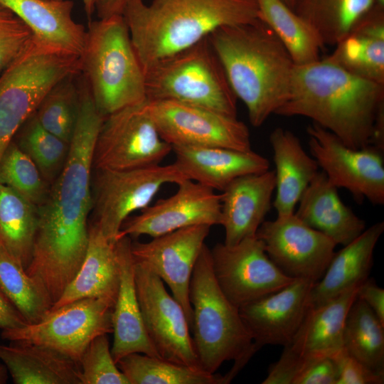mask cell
Here are the masks:
<instances>
[{"instance_id": "obj_49", "label": "cell", "mask_w": 384, "mask_h": 384, "mask_svg": "<svg viewBox=\"0 0 384 384\" xmlns=\"http://www.w3.org/2000/svg\"><path fill=\"white\" fill-rule=\"evenodd\" d=\"M285 4H287L290 9H292L294 0H282Z\"/></svg>"}, {"instance_id": "obj_20", "label": "cell", "mask_w": 384, "mask_h": 384, "mask_svg": "<svg viewBox=\"0 0 384 384\" xmlns=\"http://www.w3.org/2000/svg\"><path fill=\"white\" fill-rule=\"evenodd\" d=\"M275 185L274 171L267 170L237 178L221 191L220 225L225 245L256 235L270 210Z\"/></svg>"}, {"instance_id": "obj_6", "label": "cell", "mask_w": 384, "mask_h": 384, "mask_svg": "<svg viewBox=\"0 0 384 384\" xmlns=\"http://www.w3.org/2000/svg\"><path fill=\"white\" fill-rule=\"evenodd\" d=\"M80 63L102 116L146 100L144 70L122 14L90 22Z\"/></svg>"}, {"instance_id": "obj_17", "label": "cell", "mask_w": 384, "mask_h": 384, "mask_svg": "<svg viewBox=\"0 0 384 384\" xmlns=\"http://www.w3.org/2000/svg\"><path fill=\"white\" fill-rule=\"evenodd\" d=\"M176 185L177 191L172 196L149 205L139 215L128 217L117 240L144 235L155 238L196 225H220V193L190 179Z\"/></svg>"}, {"instance_id": "obj_34", "label": "cell", "mask_w": 384, "mask_h": 384, "mask_svg": "<svg viewBox=\"0 0 384 384\" xmlns=\"http://www.w3.org/2000/svg\"><path fill=\"white\" fill-rule=\"evenodd\" d=\"M0 289L28 324L39 321L51 309L53 301L38 278L0 244Z\"/></svg>"}, {"instance_id": "obj_22", "label": "cell", "mask_w": 384, "mask_h": 384, "mask_svg": "<svg viewBox=\"0 0 384 384\" xmlns=\"http://www.w3.org/2000/svg\"><path fill=\"white\" fill-rule=\"evenodd\" d=\"M132 238L123 236L115 242L120 281L112 312L114 340L111 353L117 363L133 353L160 358L146 333L137 297Z\"/></svg>"}, {"instance_id": "obj_33", "label": "cell", "mask_w": 384, "mask_h": 384, "mask_svg": "<svg viewBox=\"0 0 384 384\" xmlns=\"http://www.w3.org/2000/svg\"><path fill=\"white\" fill-rule=\"evenodd\" d=\"M374 5V0H294L292 9L314 28L324 46H335Z\"/></svg>"}, {"instance_id": "obj_12", "label": "cell", "mask_w": 384, "mask_h": 384, "mask_svg": "<svg viewBox=\"0 0 384 384\" xmlns=\"http://www.w3.org/2000/svg\"><path fill=\"white\" fill-rule=\"evenodd\" d=\"M148 108L164 141L177 146H218L250 151L248 127L237 117L169 100H149Z\"/></svg>"}, {"instance_id": "obj_44", "label": "cell", "mask_w": 384, "mask_h": 384, "mask_svg": "<svg viewBox=\"0 0 384 384\" xmlns=\"http://www.w3.org/2000/svg\"><path fill=\"white\" fill-rule=\"evenodd\" d=\"M306 356L289 346L284 350L279 360L272 364L262 384H294L305 363Z\"/></svg>"}, {"instance_id": "obj_2", "label": "cell", "mask_w": 384, "mask_h": 384, "mask_svg": "<svg viewBox=\"0 0 384 384\" xmlns=\"http://www.w3.org/2000/svg\"><path fill=\"white\" fill-rule=\"evenodd\" d=\"M275 114L311 119L355 149L384 147V84L325 58L294 65L289 97Z\"/></svg>"}, {"instance_id": "obj_41", "label": "cell", "mask_w": 384, "mask_h": 384, "mask_svg": "<svg viewBox=\"0 0 384 384\" xmlns=\"http://www.w3.org/2000/svg\"><path fill=\"white\" fill-rule=\"evenodd\" d=\"M32 41L30 28L11 11L0 4V74Z\"/></svg>"}, {"instance_id": "obj_47", "label": "cell", "mask_w": 384, "mask_h": 384, "mask_svg": "<svg viewBox=\"0 0 384 384\" xmlns=\"http://www.w3.org/2000/svg\"><path fill=\"white\" fill-rule=\"evenodd\" d=\"M84 9L88 18H90L94 11L97 9V6L102 0H82Z\"/></svg>"}, {"instance_id": "obj_7", "label": "cell", "mask_w": 384, "mask_h": 384, "mask_svg": "<svg viewBox=\"0 0 384 384\" xmlns=\"http://www.w3.org/2000/svg\"><path fill=\"white\" fill-rule=\"evenodd\" d=\"M146 99L206 107L237 117V100L208 36L145 71Z\"/></svg>"}, {"instance_id": "obj_9", "label": "cell", "mask_w": 384, "mask_h": 384, "mask_svg": "<svg viewBox=\"0 0 384 384\" xmlns=\"http://www.w3.org/2000/svg\"><path fill=\"white\" fill-rule=\"evenodd\" d=\"M95 175L92 223L112 242H116L124 220L149 206L164 185L188 179L176 162L125 170L97 169Z\"/></svg>"}, {"instance_id": "obj_28", "label": "cell", "mask_w": 384, "mask_h": 384, "mask_svg": "<svg viewBox=\"0 0 384 384\" xmlns=\"http://www.w3.org/2000/svg\"><path fill=\"white\" fill-rule=\"evenodd\" d=\"M270 142L276 168L273 206L277 216L291 215L319 167L292 132L277 127L270 134Z\"/></svg>"}, {"instance_id": "obj_43", "label": "cell", "mask_w": 384, "mask_h": 384, "mask_svg": "<svg viewBox=\"0 0 384 384\" xmlns=\"http://www.w3.org/2000/svg\"><path fill=\"white\" fill-rule=\"evenodd\" d=\"M338 378L336 384H381L384 375L372 370L343 348L336 353Z\"/></svg>"}, {"instance_id": "obj_4", "label": "cell", "mask_w": 384, "mask_h": 384, "mask_svg": "<svg viewBox=\"0 0 384 384\" xmlns=\"http://www.w3.org/2000/svg\"><path fill=\"white\" fill-rule=\"evenodd\" d=\"M122 15L144 71L220 27L259 19L255 0H127Z\"/></svg>"}, {"instance_id": "obj_11", "label": "cell", "mask_w": 384, "mask_h": 384, "mask_svg": "<svg viewBox=\"0 0 384 384\" xmlns=\"http://www.w3.org/2000/svg\"><path fill=\"white\" fill-rule=\"evenodd\" d=\"M172 151L150 114L147 99L105 117L93 152V168L125 170L160 164Z\"/></svg>"}, {"instance_id": "obj_14", "label": "cell", "mask_w": 384, "mask_h": 384, "mask_svg": "<svg viewBox=\"0 0 384 384\" xmlns=\"http://www.w3.org/2000/svg\"><path fill=\"white\" fill-rule=\"evenodd\" d=\"M210 250L217 283L238 309L282 289L294 279L270 259L256 235L233 246L217 243Z\"/></svg>"}, {"instance_id": "obj_27", "label": "cell", "mask_w": 384, "mask_h": 384, "mask_svg": "<svg viewBox=\"0 0 384 384\" xmlns=\"http://www.w3.org/2000/svg\"><path fill=\"white\" fill-rule=\"evenodd\" d=\"M383 230L384 222H378L334 253L322 279L314 283L311 289L310 307L358 287L368 278L374 249Z\"/></svg>"}, {"instance_id": "obj_50", "label": "cell", "mask_w": 384, "mask_h": 384, "mask_svg": "<svg viewBox=\"0 0 384 384\" xmlns=\"http://www.w3.org/2000/svg\"><path fill=\"white\" fill-rule=\"evenodd\" d=\"M375 4L384 7V0H374Z\"/></svg>"}, {"instance_id": "obj_38", "label": "cell", "mask_w": 384, "mask_h": 384, "mask_svg": "<svg viewBox=\"0 0 384 384\" xmlns=\"http://www.w3.org/2000/svg\"><path fill=\"white\" fill-rule=\"evenodd\" d=\"M23 124L17 145L35 163L46 181L55 180L65 162L69 144L46 130L35 113Z\"/></svg>"}, {"instance_id": "obj_5", "label": "cell", "mask_w": 384, "mask_h": 384, "mask_svg": "<svg viewBox=\"0 0 384 384\" xmlns=\"http://www.w3.org/2000/svg\"><path fill=\"white\" fill-rule=\"evenodd\" d=\"M193 342L201 368L214 373L234 361L226 373L232 380L258 351L239 309L224 295L214 276L210 250L205 245L189 284Z\"/></svg>"}, {"instance_id": "obj_21", "label": "cell", "mask_w": 384, "mask_h": 384, "mask_svg": "<svg viewBox=\"0 0 384 384\" xmlns=\"http://www.w3.org/2000/svg\"><path fill=\"white\" fill-rule=\"evenodd\" d=\"M31 31L33 41L48 49L80 57L87 31L72 17L71 0H0Z\"/></svg>"}, {"instance_id": "obj_19", "label": "cell", "mask_w": 384, "mask_h": 384, "mask_svg": "<svg viewBox=\"0 0 384 384\" xmlns=\"http://www.w3.org/2000/svg\"><path fill=\"white\" fill-rule=\"evenodd\" d=\"M314 283L296 278L282 289L239 309L258 350L265 345L286 346L292 342L310 307Z\"/></svg>"}, {"instance_id": "obj_13", "label": "cell", "mask_w": 384, "mask_h": 384, "mask_svg": "<svg viewBox=\"0 0 384 384\" xmlns=\"http://www.w3.org/2000/svg\"><path fill=\"white\" fill-rule=\"evenodd\" d=\"M312 157L337 188L348 190L358 202L384 203V164L380 151L372 146L355 149L312 123L306 128Z\"/></svg>"}, {"instance_id": "obj_30", "label": "cell", "mask_w": 384, "mask_h": 384, "mask_svg": "<svg viewBox=\"0 0 384 384\" xmlns=\"http://www.w3.org/2000/svg\"><path fill=\"white\" fill-rule=\"evenodd\" d=\"M358 287L309 307L293 340L286 346L304 356L331 355L342 349L346 318Z\"/></svg>"}, {"instance_id": "obj_25", "label": "cell", "mask_w": 384, "mask_h": 384, "mask_svg": "<svg viewBox=\"0 0 384 384\" xmlns=\"http://www.w3.org/2000/svg\"><path fill=\"white\" fill-rule=\"evenodd\" d=\"M119 281L115 242H110L99 227L92 223L89 225L88 245L82 263L50 310L85 298L102 299L114 306Z\"/></svg>"}, {"instance_id": "obj_24", "label": "cell", "mask_w": 384, "mask_h": 384, "mask_svg": "<svg viewBox=\"0 0 384 384\" xmlns=\"http://www.w3.org/2000/svg\"><path fill=\"white\" fill-rule=\"evenodd\" d=\"M337 188L319 171L303 192L294 211L308 226L345 246L366 229V222L341 200Z\"/></svg>"}, {"instance_id": "obj_3", "label": "cell", "mask_w": 384, "mask_h": 384, "mask_svg": "<svg viewBox=\"0 0 384 384\" xmlns=\"http://www.w3.org/2000/svg\"><path fill=\"white\" fill-rule=\"evenodd\" d=\"M208 39L251 124L261 126L289 97L295 65L289 53L260 18L220 27Z\"/></svg>"}, {"instance_id": "obj_42", "label": "cell", "mask_w": 384, "mask_h": 384, "mask_svg": "<svg viewBox=\"0 0 384 384\" xmlns=\"http://www.w3.org/2000/svg\"><path fill=\"white\" fill-rule=\"evenodd\" d=\"M336 353L306 356L304 367L294 384H336L338 378Z\"/></svg>"}, {"instance_id": "obj_16", "label": "cell", "mask_w": 384, "mask_h": 384, "mask_svg": "<svg viewBox=\"0 0 384 384\" xmlns=\"http://www.w3.org/2000/svg\"><path fill=\"white\" fill-rule=\"evenodd\" d=\"M256 236L270 259L286 275L314 282L324 275L337 245L294 213L264 220Z\"/></svg>"}, {"instance_id": "obj_15", "label": "cell", "mask_w": 384, "mask_h": 384, "mask_svg": "<svg viewBox=\"0 0 384 384\" xmlns=\"http://www.w3.org/2000/svg\"><path fill=\"white\" fill-rule=\"evenodd\" d=\"M134 279L144 324L160 358L202 368L185 311L168 293L164 282L151 271L135 262Z\"/></svg>"}, {"instance_id": "obj_35", "label": "cell", "mask_w": 384, "mask_h": 384, "mask_svg": "<svg viewBox=\"0 0 384 384\" xmlns=\"http://www.w3.org/2000/svg\"><path fill=\"white\" fill-rule=\"evenodd\" d=\"M117 366L129 384H228L225 375L174 363L161 358L133 353L122 357Z\"/></svg>"}, {"instance_id": "obj_10", "label": "cell", "mask_w": 384, "mask_h": 384, "mask_svg": "<svg viewBox=\"0 0 384 384\" xmlns=\"http://www.w3.org/2000/svg\"><path fill=\"white\" fill-rule=\"evenodd\" d=\"M114 306L102 299H78L49 311L35 324L2 330L1 336L51 348L79 363L95 337L112 333Z\"/></svg>"}, {"instance_id": "obj_29", "label": "cell", "mask_w": 384, "mask_h": 384, "mask_svg": "<svg viewBox=\"0 0 384 384\" xmlns=\"http://www.w3.org/2000/svg\"><path fill=\"white\" fill-rule=\"evenodd\" d=\"M0 359L16 384H80L79 364L43 346L16 341L0 344Z\"/></svg>"}, {"instance_id": "obj_45", "label": "cell", "mask_w": 384, "mask_h": 384, "mask_svg": "<svg viewBox=\"0 0 384 384\" xmlns=\"http://www.w3.org/2000/svg\"><path fill=\"white\" fill-rule=\"evenodd\" d=\"M357 297L371 309L384 325V289L368 278L358 286Z\"/></svg>"}, {"instance_id": "obj_31", "label": "cell", "mask_w": 384, "mask_h": 384, "mask_svg": "<svg viewBox=\"0 0 384 384\" xmlns=\"http://www.w3.org/2000/svg\"><path fill=\"white\" fill-rule=\"evenodd\" d=\"M259 18L268 25L289 53L295 65L320 60L324 49L314 28L282 0H255Z\"/></svg>"}, {"instance_id": "obj_23", "label": "cell", "mask_w": 384, "mask_h": 384, "mask_svg": "<svg viewBox=\"0 0 384 384\" xmlns=\"http://www.w3.org/2000/svg\"><path fill=\"white\" fill-rule=\"evenodd\" d=\"M175 162L186 177L213 190L223 191L242 176L262 173L270 168L267 159L250 151L218 146H173Z\"/></svg>"}, {"instance_id": "obj_8", "label": "cell", "mask_w": 384, "mask_h": 384, "mask_svg": "<svg viewBox=\"0 0 384 384\" xmlns=\"http://www.w3.org/2000/svg\"><path fill=\"white\" fill-rule=\"evenodd\" d=\"M80 72V57L44 48L33 40L0 74V161L20 127L50 90Z\"/></svg>"}, {"instance_id": "obj_32", "label": "cell", "mask_w": 384, "mask_h": 384, "mask_svg": "<svg viewBox=\"0 0 384 384\" xmlns=\"http://www.w3.org/2000/svg\"><path fill=\"white\" fill-rule=\"evenodd\" d=\"M38 207L0 183V244L26 269L38 227Z\"/></svg>"}, {"instance_id": "obj_39", "label": "cell", "mask_w": 384, "mask_h": 384, "mask_svg": "<svg viewBox=\"0 0 384 384\" xmlns=\"http://www.w3.org/2000/svg\"><path fill=\"white\" fill-rule=\"evenodd\" d=\"M0 183L6 185L38 207L48 190L46 181L31 159L13 141L0 161Z\"/></svg>"}, {"instance_id": "obj_18", "label": "cell", "mask_w": 384, "mask_h": 384, "mask_svg": "<svg viewBox=\"0 0 384 384\" xmlns=\"http://www.w3.org/2000/svg\"><path fill=\"white\" fill-rule=\"evenodd\" d=\"M210 228L192 225L152 238L149 242L132 241L131 244L134 262L151 271L169 286L172 296L184 309L190 329V281Z\"/></svg>"}, {"instance_id": "obj_46", "label": "cell", "mask_w": 384, "mask_h": 384, "mask_svg": "<svg viewBox=\"0 0 384 384\" xmlns=\"http://www.w3.org/2000/svg\"><path fill=\"white\" fill-rule=\"evenodd\" d=\"M26 324V319L0 289V329H16Z\"/></svg>"}, {"instance_id": "obj_40", "label": "cell", "mask_w": 384, "mask_h": 384, "mask_svg": "<svg viewBox=\"0 0 384 384\" xmlns=\"http://www.w3.org/2000/svg\"><path fill=\"white\" fill-rule=\"evenodd\" d=\"M78 364L80 384H129L113 359L107 334L90 343Z\"/></svg>"}, {"instance_id": "obj_36", "label": "cell", "mask_w": 384, "mask_h": 384, "mask_svg": "<svg viewBox=\"0 0 384 384\" xmlns=\"http://www.w3.org/2000/svg\"><path fill=\"white\" fill-rule=\"evenodd\" d=\"M343 339L349 355L384 375V325L357 296L346 318Z\"/></svg>"}, {"instance_id": "obj_1", "label": "cell", "mask_w": 384, "mask_h": 384, "mask_svg": "<svg viewBox=\"0 0 384 384\" xmlns=\"http://www.w3.org/2000/svg\"><path fill=\"white\" fill-rule=\"evenodd\" d=\"M80 107L68 154L44 201L31 261L26 272L39 279L54 304L73 279L86 254L92 208L93 152L105 117L86 82L80 85Z\"/></svg>"}, {"instance_id": "obj_37", "label": "cell", "mask_w": 384, "mask_h": 384, "mask_svg": "<svg viewBox=\"0 0 384 384\" xmlns=\"http://www.w3.org/2000/svg\"><path fill=\"white\" fill-rule=\"evenodd\" d=\"M75 75H70L54 85L35 112L38 121L46 130L68 144L73 135L80 107V90L73 80Z\"/></svg>"}, {"instance_id": "obj_26", "label": "cell", "mask_w": 384, "mask_h": 384, "mask_svg": "<svg viewBox=\"0 0 384 384\" xmlns=\"http://www.w3.org/2000/svg\"><path fill=\"white\" fill-rule=\"evenodd\" d=\"M325 59L358 77L384 84V7L374 5Z\"/></svg>"}, {"instance_id": "obj_48", "label": "cell", "mask_w": 384, "mask_h": 384, "mask_svg": "<svg viewBox=\"0 0 384 384\" xmlns=\"http://www.w3.org/2000/svg\"><path fill=\"white\" fill-rule=\"evenodd\" d=\"M7 368L5 365L0 364V384L6 383L8 378Z\"/></svg>"}]
</instances>
